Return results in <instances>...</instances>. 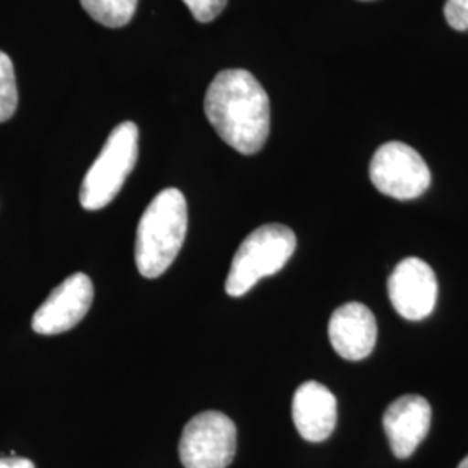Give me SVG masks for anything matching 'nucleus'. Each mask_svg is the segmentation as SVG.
Segmentation results:
<instances>
[{"mask_svg": "<svg viewBox=\"0 0 468 468\" xmlns=\"http://www.w3.org/2000/svg\"><path fill=\"white\" fill-rule=\"evenodd\" d=\"M187 203L185 195L167 187L146 207L135 234V266L144 278H158L167 271L185 245Z\"/></svg>", "mask_w": 468, "mask_h": 468, "instance_id": "obj_2", "label": "nucleus"}, {"mask_svg": "<svg viewBox=\"0 0 468 468\" xmlns=\"http://www.w3.org/2000/svg\"><path fill=\"white\" fill-rule=\"evenodd\" d=\"M387 290L398 314L410 321L431 316L439 293L434 271L419 257H408L396 266L388 276Z\"/></svg>", "mask_w": 468, "mask_h": 468, "instance_id": "obj_7", "label": "nucleus"}, {"mask_svg": "<svg viewBox=\"0 0 468 468\" xmlns=\"http://www.w3.org/2000/svg\"><path fill=\"white\" fill-rule=\"evenodd\" d=\"M139 0H80L85 13L108 28L125 27L133 16Z\"/></svg>", "mask_w": 468, "mask_h": 468, "instance_id": "obj_12", "label": "nucleus"}, {"mask_svg": "<svg viewBox=\"0 0 468 468\" xmlns=\"http://www.w3.org/2000/svg\"><path fill=\"white\" fill-rule=\"evenodd\" d=\"M458 468H468V456H465V458H463V462H462V463L458 465Z\"/></svg>", "mask_w": 468, "mask_h": 468, "instance_id": "obj_17", "label": "nucleus"}, {"mask_svg": "<svg viewBox=\"0 0 468 468\" xmlns=\"http://www.w3.org/2000/svg\"><path fill=\"white\" fill-rule=\"evenodd\" d=\"M292 417L302 439L323 442L336 427V398L319 382L302 384L293 396Z\"/></svg>", "mask_w": 468, "mask_h": 468, "instance_id": "obj_11", "label": "nucleus"}, {"mask_svg": "<svg viewBox=\"0 0 468 468\" xmlns=\"http://www.w3.org/2000/svg\"><path fill=\"white\" fill-rule=\"evenodd\" d=\"M444 16L452 28L458 32H467L468 0H446Z\"/></svg>", "mask_w": 468, "mask_h": 468, "instance_id": "obj_15", "label": "nucleus"}, {"mask_svg": "<svg viewBox=\"0 0 468 468\" xmlns=\"http://www.w3.org/2000/svg\"><path fill=\"white\" fill-rule=\"evenodd\" d=\"M94 301V286L84 272L71 274L49 293L32 319V328L40 335L65 334L77 326Z\"/></svg>", "mask_w": 468, "mask_h": 468, "instance_id": "obj_8", "label": "nucleus"}, {"mask_svg": "<svg viewBox=\"0 0 468 468\" xmlns=\"http://www.w3.org/2000/svg\"><path fill=\"white\" fill-rule=\"evenodd\" d=\"M0 468H35L34 462L28 458H16V456H7L0 458Z\"/></svg>", "mask_w": 468, "mask_h": 468, "instance_id": "obj_16", "label": "nucleus"}, {"mask_svg": "<svg viewBox=\"0 0 468 468\" xmlns=\"http://www.w3.org/2000/svg\"><path fill=\"white\" fill-rule=\"evenodd\" d=\"M205 115L220 139L241 154L259 153L268 141V92L247 69L218 73L205 96Z\"/></svg>", "mask_w": 468, "mask_h": 468, "instance_id": "obj_1", "label": "nucleus"}, {"mask_svg": "<svg viewBox=\"0 0 468 468\" xmlns=\"http://www.w3.org/2000/svg\"><path fill=\"white\" fill-rule=\"evenodd\" d=\"M16 108V73L11 58L0 50V123L13 117Z\"/></svg>", "mask_w": 468, "mask_h": 468, "instance_id": "obj_13", "label": "nucleus"}, {"mask_svg": "<svg viewBox=\"0 0 468 468\" xmlns=\"http://www.w3.org/2000/svg\"><path fill=\"white\" fill-rule=\"evenodd\" d=\"M236 454V425L220 411H205L186 423L179 441L185 468H228Z\"/></svg>", "mask_w": 468, "mask_h": 468, "instance_id": "obj_6", "label": "nucleus"}, {"mask_svg": "<svg viewBox=\"0 0 468 468\" xmlns=\"http://www.w3.org/2000/svg\"><path fill=\"white\" fill-rule=\"evenodd\" d=\"M137 154L139 129L134 122H123L108 135L100 156L85 174L80 187V205L85 210H100L115 200L134 170Z\"/></svg>", "mask_w": 468, "mask_h": 468, "instance_id": "obj_4", "label": "nucleus"}, {"mask_svg": "<svg viewBox=\"0 0 468 468\" xmlns=\"http://www.w3.org/2000/svg\"><path fill=\"white\" fill-rule=\"evenodd\" d=\"M328 336L335 352L347 361L368 357L377 344V321L365 303L340 305L328 323Z\"/></svg>", "mask_w": 468, "mask_h": 468, "instance_id": "obj_10", "label": "nucleus"}, {"mask_svg": "<svg viewBox=\"0 0 468 468\" xmlns=\"http://www.w3.org/2000/svg\"><path fill=\"white\" fill-rule=\"evenodd\" d=\"M191 15L200 23H210L224 11L228 0H183Z\"/></svg>", "mask_w": 468, "mask_h": 468, "instance_id": "obj_14", "label": "nucleus"}, {"mask_svg": "<svg viewBox=\"0 0 468 468\" xmlns=\"http://www.w3.org/2000/svg\"><path fill=\"white\" fill-rule=\"evenodd\" d=\"M373 186L390 198L415 200L431 187V170L419 151L392 141L375 151L369 164Z\"/></svg>", "mask_w": 468, "mask_h": 468, "instance_id": "obj_5", "label": "nucleus"}, {"mask_svg": "<svg viewBox=\"0 0 468 468\" xmlns=\"http://www.w3.org/2000/svg\"><path fill=\"white\" fill-rule=\"evenodd\" d=\"M431 419V404L419 394L402 396L385 410V434L396 458L406 460L417 452L429 434Z\"/></svg>", "mask_w": 468, "mask_h": 468, "instance_id": "obj_9", "label": "nucleus"}, {"mask_svg": "<svg viewBox=\"0 0 468 468\" xmlns=\"http://www.w3.org/2000/svg\"><path fill=\"white\" fill-rule=\"evenodd\" d=\"M297 249L295 233L283 224H264L236 250L226 280L231 297H243L262 278L280 272Z\"/></svg>", "mask_w": 468, "mask_h": 468, "instance_id": "obj_3", "label": "nucleus"}]
</instances>
